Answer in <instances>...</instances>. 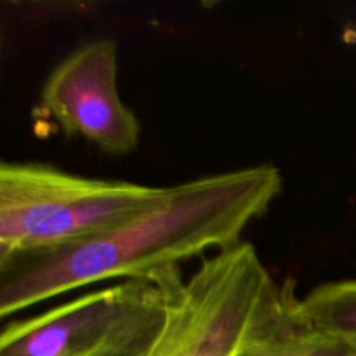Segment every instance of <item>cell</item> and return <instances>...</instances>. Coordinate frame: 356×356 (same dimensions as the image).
<instances>
[{
    "label": "cell",
    "instance_id": "cell-1",
    "mask_svg": "<svg viewBox=\"0 0 356 356\" xmlns=\"http://www.w3.org/2000/svg\"><path fill=\"white\" fill-rule=\"evenodd\" d=\"M284 188L273 163L169 186L162 204L118 228L66 249L0 264V316L108 280H148L209 250H225L263 218Z\"/></svg>",
    "mask_w": 356,
    "mask_h": 356
},
{
    "label": "cell",
    "instance_id": "cell-2",
    "mask_svg": "<svg viewBox=\"0 0 356 356\" xmlns=\"http://www.w3.org/2000/svg\"><path fill=\"white\" fill-rule=\"evenodd\" d=\"M169 186L76 176L37 162L0 165V264L97 238L162 204Z\"/></svg>",
    "mask_w": 356,
    "mask_h": 356
},
{
    "label": "cell",
    "instance_id": "cell-3",
    "mask_svg": "<svg viewBox=\"0 0 356 356\" xmlns=\"http://www.w3.org/2000/svg\"><path fill=\"white\" fill-rule=\"evenodd\" d=\"M163 320L159 285L125 280L6 323L0 356H148Z\"/></svg>",
    "mask_w": 356,
    "mask_h": 356
},
{
    "label": "cell",
    "instance_id": "cell-4",
    "mask_svg": "<svg viewBox=\"0 0 356 356\" xmlns=\"http://www.w3.org/2000/svg\"><path fill=\"white\" fill-rule=\"evenodd\" d=\"M42 108L65 134L79 136L101 152L127 155L139 145L141 125L118 92V49L99 38L80 45L51 72Z\"/></svg>",
    "mask_w": 356,
    "mask_h": 356
},
{
    "label": "cell",
    "instance_id": "cell-5",
    "mask_svg": "<svg viewBox=\"0 0 356 356\" xmlns=\"http://www.w3.org/2000/svg\"><path fill=\"white\" fill-rule=\"evenodd\" d=\"M235 356H356V346L313 325L301 308L294 280L277 292Z\"/></svg>",
    "mask_w": 356,
    "mask_h": 356
},
{
    "label": "cell",
    "instance_id": "cell-6",
    "mask_svg": "<svg viewBox=\"0 0 356 356\" xmlns=\"http://www.w3.org/2000/svg\"><path fill=\"white\" fill-rule=\"evenodd\" d=\"M309 322L356 346V280L327 282L301 298Z\"/></svg>",
    "mask_w": 356,
    "mask_h": 356
}]
</instances>
